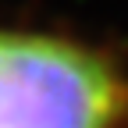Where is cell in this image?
<instances>
[{"mask_svg": "<svg viewBox=\"0 0 128 128\" xmlns=\"http://www.w3.org/2000/svg\"><path fill=\"white\" fill-rule=\"evenodd\" d=\"M0 128H128V68L82 39L0 28Z\"/></svg>", "mask_w": 128, "mask_h": 128, "instance_id": "cell-1", "label": "cell"}]
</instances>
